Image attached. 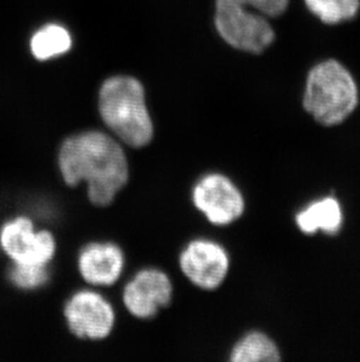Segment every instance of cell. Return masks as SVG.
I'll return each mask as SVG.
<instances>
[{
  "instance_id": "cell-1",
  "label": "cell",
  "mask_w": 360,
  "mask_h": 362,
  "mask_svg": "<svg viewBox=\"0 0 360 362\" xmlns=\"http://www.w3.org/2000/svg\"><path fill=\"white\" fill-rule=\"evenodd\" d=\"M59 170L66 185L87 183L89 201L108 206L129 181V162L121 142L100 130L67 137L59 149Z\"/></svg>"
},
{
  "instance_id": "cell-2",
  "label": "cell",
  "mask_w": 360,
  "mask_h": 362,
  "mask_svg": "<svg viewBox=\"0 0 360 362\" xmlns=\"http://www.w3.org/2000/svg\"><path fill=\"white\" fill-rule=\"evenodd\" d=\"M100 115L119 142L145 147L153 137V123L146 107L143 86L131 76H119L103 82L99 94Z\"/></svg>"
},
{
  "instance_id": "cell-3",
  "label": "cell",
  "mask_w": 360,
  "mask_h": 362,
  "mask_svg": "<svg viewBox=\"0 0 360 362\" xmlns=\"http://www.w3.org/2000/svg\"><path fill=\"white\" fill-rule=\"evenodd\" d=\"M359 103L352 73L338 60L328 59L313 66L306 76L303 107L317 122L337 126L351 117Z\"/></svg>"
},
{
  "instance_id": "cell-4",
  "label": "cell",
  "mask_w": 360,
  "mask_h": 362,
  "mask_svg": "<svg viewBox=\"0 0 360 362\" xmlns=\"http://www.w3.org/2000/svg\"><path fill=\"white\" fill-rule=\"evenodd\" d=\"M0 247L14 264L47 267L56 252V240L48 230H35L26 216H17L0 226Z\"/></svg>"
},
{
  "instance_id": "cell-5",
  "label": "cell",
  "mask_w": 360,
  "mask_h": 362,
  "mask_svg": "<svg viewBox=\"0 0 360 362\" xmlns=\"http://www.w3.org/2000/svg\"><path fill=\"white\" fill-rule=\"evenodd\" d=\"M194 206L217 226L235 222L245 211V199L233 182L222 174L212 173L198 180L192 189Z\"/></svg>"
},
{
  "instance_id": "cell-6",
  "label": "cell",
  "mask_w": 360,
  "mask_h": 362,
  "mask_svg": "<svg viewBox=\"0 0 360 362\" xmlns=\"http://www.w3.org/2000/svg\"><path fill=\"white\" fill-rule=\"evenodd\" d=\"M64 315L69 331L78 339L102 340L112 333L115 311L112 304L95 291L81 290L66 303Z\"/></svg>"
},
{
  "instance_id": "cell-7",
  "label": "cell",
  "mask_w": 360,
  "mask_h": 362,
  "mask_svg": "<svg viewBox=\"0 0 360 362\" xmlns=\"http://www.w3.org/2000/svg\"><path fill=\"white\" fill-rule=\"evenodd\" d=\"M179 265L191 283L203 290L212 291L227 277L229 257L219 243L194 240L180 253Z\"/></svg>"
},
{
  "instance_id": "cell-8",
  "label": "cell",
  "mask_w": 360,
  "mask_h": 362,
  "mask_svg": "<svg viewBox=\"0 0 360 362\" xmlns=\"http://www.w3.org/2000/svg\"><path fill=\"white\" fill-rule=\"evenodd\" d=\"M172 292L174 286L165 272L158 269H144L126 284L123 303L133 317L153 318L160 308L170 305Z\"/></svg>"
},
{
  "instance_id": "cell-9",
  "label": "cell",
  "mask_w": 360,
  "mask_h": 362,
  "mask_svg": "<svg viewBox=\"0 0 360 362\" xmlns=\"http://www.w3.org/2000/svg\"><path fill=\"white\" fill-rule=\"evenodd\" d=\"M126 258L115 243H90L78 253V271L92 286H112L124 270Z\"/></svg>"
},
{
  "instance_id": "cell-10",
  "label": "cell",
  "mask_w": 360,
  "mask_h": 362,
  "mask_svg": "<svg viewBox=\"0 0 360 362\" xmlns=\"http://www.w3.org/2000/svg\"><path fill=\"white\" fill-rule=\"evenodd\" d=\"M296 224L306 235H313L320 230L329 235L338 233L343 224L340 202L333 197H325L310 203L296 215Z\"/></svg>"
},
{
  "instance_id": "cell-11",
  "label": "cell",
  "mask_w": 360,
  "mask_h": 362,
  "mask_svg": "<svg viewBox=\"0 0 360 362\" xmlns=\"http://www.w3.org/2000/svg\"><path fill=\"white\" fill-rule=\"evenodd\" d=\"M72 47V38L64 26L47 24L39 28L30 40V49L37 60L44 62L65 54Z\"/></svg>"
},
{
  "instance_id": "cell-12",
  "label": "cell",
  "mask_w": 360,
  "mask_h": 362,
  "mask_svg": "<svg viewBox=\"0 0 360 362\" xmlns=\"http://www.w3.org/2000/svg\"><path fill=\"white\" fill-rule=\"evenodd\" d=\"M233 362H275L281 359L275 342L261 332H251L235 344L231 352Z\"/></svg>"
},
{
  "instance_id": "cell-13",
  "label": "cell",
  "mask_w": 360,
  "mask_h": 362,
  "mask_svg": "<svg viewBox=\"0 0 360 362\" xmlns=\"http://www.w3.org/2000/svg\"><path fill=\"white\" fill-rule=\"evenodd\" d=\"M310 13L326 25H338L357 17L360 0H303Z\"/></svg>"
},
{
  "instance_id": "cell-14",
  "label": "cell",
  "mask_w": 360,
  "mask_h": 362,
  "mask_svg": "<svg viewBox=\"0 0 360 362\" xmlns=\"http://www.w3.org/2000/svg\"><path fill=\"white\" fill-rule=\"evenodd\" d=\"M7 278L13 286L24 291L37 290L47 284L49 272L47 267H35V265H20L12 263Z\"/></svg>"
},
{
  "instance_id": "cell-15",
  "label": "cell",
  "mask_w": 360,
  "mask_h": 362,
  "mask_svg": "<svg viewBox=\"0 0 360 362\" xmlns=\"http://www.w3.org/2000/svg\"><path fill=\"white\" fill-rule=\"evenodd\" d=\"M251 5L258 13L268 19L277 18L286 13L290 0H239Z\"/></svg>"
}]
</instances>
